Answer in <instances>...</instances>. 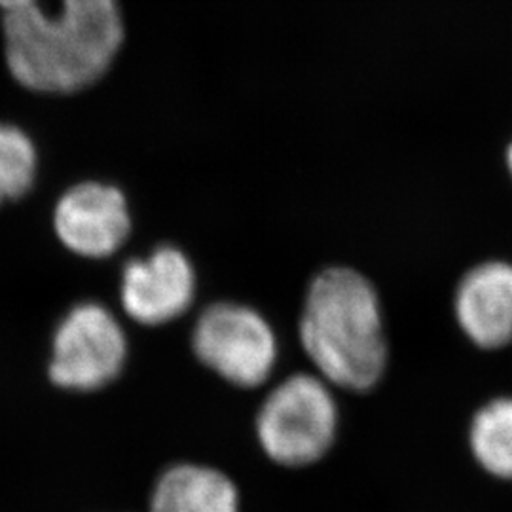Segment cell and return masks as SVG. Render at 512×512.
Returning a JSON list of instances; mask_svg holds the SVG:
<instances>
[{
  "label": "cell",
  "instance_id": "5b68a950",
  "mask_svg": "<svg viewBox=\"0 0 512 512\" xmlns=\"http://www.w3.org/2000/svg\"><path fill=\"white\" fill-rule=\"evenodd\" d=\"M124 359L126 338L114 315L99 304H82L55 332L50 376L67 389H97L118 376Z\"/></svg>",
  "mask_w": 512,
  "mask_h": 512
},
{
  "label": "cell",
  "instance_id": "4fadbf2b",
  "mask_svg": "<svg viewBox=\"0 0 512 512\" xmlns=\"http://www.w3.org/2000/svg\"><path fill=\"white\" fill-rule=\"evenodd\" d=\"M505 162H507V169H509V175L512 177V143L507 148V154H505Z\"/></svg>",
  "mask_w": 512,
  "mask_h": 512
},
{
  "label": "cell",
  "instance_id": "30bf717a",
  "mask_svg": "<svg viewBox=\"0 0 512 512\" xmlns=\"http://www.w3.org/2000/svg\"><path fill=\"white\" fill-rule=\"evenodd\" d=\"M471 448L482 469L512 480V397L495 399L476 414Z\"/></svg>",
  "mask_w": 512,
  "mask_h": 512
},
{
  "label": "cell",
  "instance_id": "6da1fadb",
  "mask_svg": "<svg viewBox=\"0 0 512 512\" xmlns=\"http://www.w3.org/2000/svg\"><path fill=\"white\" fill-rule=\"evenodd\" d=\"M122 40L116 0H63L57 18L31 4L4 18L8 67L19 84L35 92L88 88L109 69Z\"/></svg>",
  "mask_w": 512,
  "mask_h": 512
},
{
  "label": "cell",
  "instance_id": "8992f818",
  "mask_svg": "<svg viewBox=\"0 0 512 512\" xmlns=\"http://www.w3.org/2000/svg\"><path fill=\"white\" fill-rule=\"evenodd\" d=\"M55 232L76 255L103 258L120 249L129 234V211L120 190L86 183L69 190L55 209Z\"/></svg>",
  "mask_w": 512,
  "mask_h": 512
},
{
  "label": "cell",
  "instance_id": "52a82bcc",
  "mask_svg": "<svg viewBox=\"0 0 512 512\" xmlns=\"http://www.w3.org/2000/svg\"><path fill=\"white\" fill-rule=\"evenodd\" d=\"M194 291V268L175 247H160L145 260H131L124 270V308L143 325L177 319L190 308Z\"/></svg>",
  "mask_w": 512,
  "mask_h": 512
},
{
  "label": "cell",
  "instance_id": "277c9868",
  "mask_svg": "<svg viewBox=\"0 0 512 512\" xmlns=\"http://www.w3.org/2000/svg\"><path fill=\"white\" fill-rule=\"evenodd\" d=\"M192 342L203 365L239 387L264 384L277 361L274 330L258 311L243 304L219 302L207 308Z\"/></svg>",
  "mask_w": 512,
  "mask_h": 512
},
{
  "label": "cell",
  "instance_id": "8fae6325",
  "mask_svg": "<svg viewBox=\"0 0 512 512\" xmlns=\"http://www.w3.org/2000/svg\"><path fill=\"white\" fill-rule=\"evenodd\" d=\"M37 156L25 133L0 126V203L21 198L35 177Z\"/></svg>",
  "mask_w": 512,
  "mask_h": 512
},
{
  "label": "cell",
  "instance_id": "3957f363",
  "mask_svg": "<svg viewBox=\"0 0 512 512\" xmlns=\"http://www.w3.org/2000/svg\"><path fill=\"white\" fill-rule=\"evenodd\" d=\"M338 427V408L329 385L313 374H294L266 397L256 418V435L266 456L285 467H304L323 458Z\"/></svg>",
  "mask_w": 512,
  "mask_h": 512
},
{
  "label": "cell",
  "instance_id": "ba28073f",
  "mask_svg": "<svg viewBox=\"0 0 512 512\" xmlns=\"http://www.w3.org/2000/svg\"><path fill=\"white\" fill-rule=\"evenodd\" d=\"M456 317L467 338L482 349L512 342V264L484 262L461 279Z\"/></svg>",
  "mask_w": 512,
  "mask_h": 512
},
{
  "label": "cell",
  "instance_id": "7c38bea8",
  "mask_svg": "<svg viewBox=\"0 0 512 512\" xmlns=\"http://www.w3.org/2000/svg\"><path fill=\"white\" fill-rule=\"evenodd\" d=\"M31 4H35V0H0V6L6 10V14L23 10V8L31 6Z\"/></svg>",
  "mask_w": 512,
  "mask_h": 512
},
{
  "label": "cell",
  "instance_id": "7a4b0ae2",
  "mask_svg": "<svg viewBox=\"0 0 512 512\" xmlns=\"http://www.w3.org/2000/svg\"><path fill=\"white\" fill-rule=\"evenodd\" d=\"M300 342L325 382L351 391L380 382L387 365L384 319L365 275L329 268L311 281Z\"/></svg>",
  "mask_w": 512,
  "mask_h": 512
},
{
  "label": "cell",
  "instance_id": "9c48e42d",
  "mask_svg": "<svg viewBox=\"0 0 512 512\" xmlns=\"http://www.w3.org/2000/svg\"><path fill=\"white\" fill-rule=\"evenodd\" d=\"M150 512H239L238 490L217 469L177 465L160 478Z\"/></svg>",
  "mask_w": 512,
  "mask_h": 512
}]
</instances>
